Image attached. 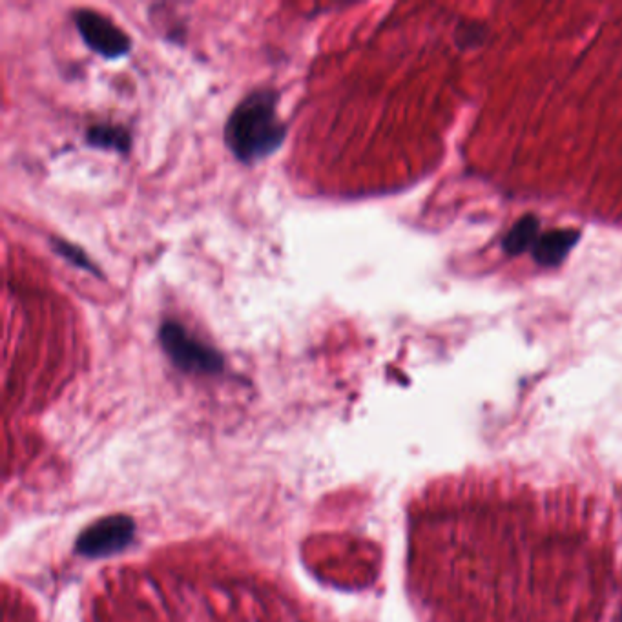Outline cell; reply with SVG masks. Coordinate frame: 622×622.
I'll use <instances>...</instances> for the list:
<instances>
[{
    "label": "cell",
    "mask_w": 622,
    "mask_h": 622,
    "mask_svg": "<svg viewBox=\"0 0 622 622\" xmlns=\"http://www.w3.org/2000/svg\"><path fill=\"white\" fill-rule=\"evenodd\" d=\"M287 126L278 115V94L256 90L230 112L225 125V143L232 156L245 165L260 163L280 150Z\"/></svg>",
    "instance_id": "cell-1"
},
{
    "label": "cell",
    "mask_w": 622,
    "mask_h": 622,
    "mask_svg": "<svg viewBox=\"0 0 622 622\" xmlns=\"http://www.w3.org/2000/svg\"><path fill=\"white\" fill-rule=\"evenodd\" d=\"M159 343L170 362L183 373L219 374L225 367L221 353L197 340L181 323H163L159 327Z\"/></svg>",
    "instance_id": "cell-2"
},
{
    "label": "cell",
    "mask_w": 622,
    "mask_h": 622,
    "mask_svg": "<svg viewBox=\"0 0 622 622\" xmlns=\"http://www.w3.org/2000/svg\"><path fill=\"white\" fill-rule=\"evenodd\" d=\"M134 537V519L126 515H112L84 529L75 542V551L86 559H104L126 550Z\"/></svg>",
    "instance_id": "cell-3"
},
{
    "label": "cell",
    "mask_w": 622,
    "mask_h": 622,
    "mask_svg": "<svg viewBox=\"0 0 622 622\" xmlns=\"http://www.w3.org/2000/svg\"><path fill=\"white\" fill-rule=\"evenodd\" d=\"M73 21L84 44L104 59H119L130 53V37L99 11L77 10Z\"/></svg>",
    "instance_id": "cell-4"
},
{
    "label": "cell",
    "mask_w": 622,
    "mask_h": 622,
    "mask_svg": "<svg viewBox=\"0 0 622 622\" xmlns=\"http://www.w3.org/2000/svg\"><path fill=\"white\" fill-rule=\"evenodd\" d=\"M579 241L577 230H551L550 234H542L535 247H533V258L544 267H557L570 250Z\"/></svg>",
    "instance_id": "cell-5"
},
{
    "label": "cell",
    "mask_w": 622,
    "mask_h": 622,
    "mask_svg": "<svg viewBox=\"0 0 622 622\" xmlns=\"http://www.w3.org/2000/svg\"><path fill=\"white\" fill-rule=\"evenodd\" d=\"M539 238V219L535 216H524L506 234L504 250L508 252L509 256H519V254H524L526 250L533 249Z\"/></svg>",
    "instance_id": "cell-6"
},
{
    "label": "cell",
    "mask_w": 622,
    "mask_h": 622,
    "mask_svg": "<svg viewBox=\"0 0 622 622\" xmlns=\"http://www.w3.org/2000/svg\"><path fill=\"white\" fill-rule=\"evenodd\" d=\"M86 141L95 148H106L126 154L132 146V135L121 126L95 125L86 132Z\"/></svg>",
    "instance_id": "cell-7"
},
{
    "label": "cell",
    "mask_w": 622,
    "mask_h": 622,
    "mask_svg": "<svg viewBox=\"0 0 622 622\" xmlns=\"http://www.w3.org/2000/svg\"><path fill=\"white\" fill-rule=\"evenodd\" d=\"M52 247L55 254L63 256L64 260L70 261L77 269L86 270V272L94 274L97 278H103V272L95 267L94 261L86 256V252L83 249H79V247H75V245L68 243V241H63V239H52Z\"/></svg>",
    "instance_id": "cell-8"
}]
</instances>
